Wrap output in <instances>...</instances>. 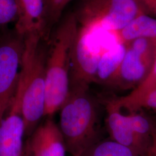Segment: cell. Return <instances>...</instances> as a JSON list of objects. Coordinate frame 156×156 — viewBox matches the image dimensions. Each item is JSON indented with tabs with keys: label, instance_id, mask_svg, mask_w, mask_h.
<instances>
[{
	"label": "cell",
	"instance_id": "6da1fadb",
	"mask_svg": "<svg viewBox=\"0 0 156 156\" xmlns=\"http://www.w3.org/2000/svg\"><path fill=\"white\" fill-rule=\"evenodd\" d=\"M38 33L24 35V47L16 91L25 134L31 135L44 116L46 63L48 45Z\"/></svg>",
	"mask_w": 156,
	"mask_h": 156
},
{
	"label": "cell",
	"instance_id": "7a4b0ae2",
	"mask_svg": "<svg viewBox=\"0 0 156 156\" xmlns=\"http://www.w3.org/2000/svg\"><path fill=\"white\" fill-rule=\"evenodd\" d=\"M73 13L62 20L48 44L46 63L44 116L60 109L69 91V70L73 44L78 33Z\"/></svg>",
	"mask_w": 156,
	"mask_h": 156
},
{
	"label": "cell",
	"instance_id": "3957f363",
	"mask_svg": "<svg viewBox=\"0 0 156 156\" xmlns=\"http://www.w3.org/2000/svg\"><path fill=\"white\" fill-rule=\"evenodd\" d=\"M59 128L66 150L80 156L97 142L98 113L96 101L89 89L69 92L61 108Z\"/></svg>",
	"mask_w": 156,
	"mask_h": 156
},
{
	"label": "cell",
	"instance_id": "277c9868",
	"mask_svg": "<svg viewBox=\"0 0 156 156\" xmlns=\"http://www.w3.org/2000/svg\"><path fill=\"white\" fill-rule=\"evenodd\" d=\"M142 13L135 0H82L73 13L79 26L113 32Z\"/></svg>",
	"mask_w": 156,
	"mask_h": 156
},
{
	"label": "cell",
	"instance_id": "5b68a950",
	"mask_svg": "<svg viewBox=\"0 0 156 156\" xmlns=\"http://www.w3.org/2000/svg\"><path fill=\"white\" fill-rule=\"evenodd\" d=\"M91 28L79 26L73 44L69 70V91L89 89L95 82L98 62L104 50Z\"/></svg>",
	"mask_w": 156,
	"mask_h": 156
},
{
	"label": "cell",
	"instance_id": "8992f818",
	"mask_svg": "<svg viewBox=\"0 0 156 156\" xmlns=\"http://www.w3.org/2000/svg\"><path fill=\"white\" fill-rule=\"evenodd\" d=\"M24 36L14 30L0 36V122L16 91Z\"/></svg>",
	"mask_w": 156,
	"mask_h": 156
},
{
	"label": "cell",
	"instance_id": "52a82bcc",
	"mask_svg": "<svg viewBox=\"0 0 156 156\" xmlns=\"http://www.w3.org/2000/svg\"><path fill=\"white\" fill-rule=\"evenodd\" d=\"M156 59V39L140 38L127 44L114 88L132 90L142 83Z\"/></svg>",
	"mask_w": 156,
	"mask_h": 156
},
{
	"label": "cell",
	"instance_id": "ba28073f",
	"mask_svg": "<svg viewBox=\"0 0 156 156\" xmlns=\"http://www.w3.org/2000/svg\"><path fill=\"white\" fill-rule=\"evenodd\" d=\"M27 153L31 156H66L63 136L56 123L48 119L30 135Z\"/></svg>",
	"mask_w": 156,
	"mask_h": 156
},
{
	"label": "cell",
	"instance_id": "9c48e42d",
	"mask_svg": "<svg viewBox=\"0 0 156 156\" xmlns=\"http://www.w3.org/2000/svg\"><path fill=\"white\" fill-rule=\"evenodd\" d=\"M9 108L0 122V156H23L25 127L20 107L12 104Z\"/></svg>",
	"mask_w": 156,
	"mask_h": 156
},
{
	"label": "cell",
	"instance_id": "30bf717a",
	"mask_svg": "<svg viewBox=\"0 0 156 156\" xmlns=\"http://www.w3.org/2000/svg\"><path fill=\"white\" fill-rule=\"evenodd\" d=\"M106 124L111 140L129 147L141 156H146L147 151L134 134L127 115L122 113L115 98L106 101Z\"/></svg>",
	"mask_w": 156,
	"mask_h": 156
},
{
	"label": "cell",
	"instance_id": "8fae6325",
	"mask_svg": "<svg viewBox=\"0 0 156 156\" xmlns=\"http://www.w3.org/2000/svg\"><path fill=\"white\" fill-rule=\"evenodd\" d=\"M17 16L15 30L22 35L31 33L45 37L46 0H15ZM48 41V40H47Z\"/></svg>",
	"mask_w": 156,
	"mask_h": 156
},
{
	"label": "cell",
	"instance_id": "7c38bea8",
	"mask_svg": "<svg viewBox=\"0 0 156 156\" xmlns=\"http://www.w3.org/2000/svg\"><path fill=\"white\" fill-rule=\"evenodd\" d=\"M127 46V44L116 42L104 50L98 62L95 82L114 87Z\"/></svg>",
	"mask_w": 156,
	"mask_h": 156
},
{
	"label": "cell",
	"instance_id": "4fadbf2b",
	"mask_svg": "<svg viewBox=\"0 0 156 156\" xmlns=\"http://www.w3.org/2000/svg\"><path fill=\"white\" fill-rule=\"evenodd\" d=\"M115 34L117 42L124 44L140 38L156 39V18L142 13Z\"/></svg>",
	"mask_w": 156,
	"mask_h": 156
},
{
	"label": "cell",
	"instance_id": "5bb4252c",
	"mask_svg": "<svg viewBox=\"0 0 156 156\" xmlns=\"http://www.w3.org/2000/svg\"><path fill=\"white\" fill-rule=\"evenodd\" d=\"M156 86V59L151 72L144 81L126 95L115 98L121 109H125L129 113L134 112L135 108L145 94Z\"/></svg>",
	"mask_w": 156,
	"mask_h": 156
},
{
	"label": "cell",
	"instance_id": "9a60e30c",
	"mask_svg": "<svg viewBox=\"0 0 156 156\" xmlns=\"http://www.w3.org/2000/svg\"><path fill=\"white\" fill-rule=\"evenodd\" d=\"M80 156H142L134 149L112 140L97 141Z\"/></svg>",
	"mask_w": 156,
	"mask_h": 156
},
{
	"label": "cell",
	"instance_id": "2e32d148",
	"mask_svg": "<svg viewBox=\"0 0 156 156\" xmlns=\"http://www.w3.org/2000/svg\"><path fill=\"white\" fill-rule=\"evenodd\" d=\"M127 116L135 136L147 151L151 143L153 119L138 112L129 113Z\"/></svg>",
	"mask_w": 156,
	"mask_h": 156
},
{
	"label": "cell",
	"instance_id": "e0dca14e",
	"mask_svg": "<svg viewBox=\"0 0 156 156\" xmlns=\"http://www.w3.org/2000/svg\"><path fill=\"white\" fill-rule=\"evenodd\" d=\"M72 0H46L45 29L46 38L49 39L52 27L60 21L62 13Z\"/></svg>",
	"mask_w": 156,
	"mask_h": 156
},
{
	"label": "cell",
	"instance_id": "ac0fdd59",
	"mask_svg": "<svg viewBox=\"0 0 156 156\" xmlns=\"http://www.w3.org/2000/svg\"><path fill=\"white\" fill-rule=\"evenodd\" d=\"M17 16L15 0H0V27L16 22Z\"/></svg>",
	"mask_w": 156,
	"mask_h": 156
},
{
	"label": "cell",
	"instance_id": "d6986e66",
	"mask_svg": "<svg viewBox=\"0 0 156 156\" xmlns=\"http://www.w3.org/2000/svg\"><path fill=\"white\" fill-rule=\"evenodd\" d=\"M142 109L156 112V86L149 91L140 101L134 112Z\"/></svg>",
	"mask_w": 156,
	"mask_h": 156
},
{
	"label": "cell",
	"instance_id": "ffe728a7",
	"mask_svg": "<svg viewBox=\"0 0 156 156\" xmlns=\"http://www.w3.org/2000/svg\"><path fill=\"white\" fill-rule=\"evenodd\" d=\"M135 1L144 14L156 17V0H135Z\"/></svg>",
	"mask_w": 156,
	"mask_h": 156
},
{
	"label": "cell",
	"instance_id": "44dd1931",
	"mask_svg": "<svg viewBox=\"0 0 156 156\" xmlns=\"http://www.w3.org/2000/svg\"><path fill=\"white\" fill-rule=\"evenodd\" d=\"M146 156H156V121L153 120L151 143Z\"/></svg>",
	"mask_w": 156,
	"mask_h": 156
},
{
	"label": "cell",
	"instance_id": "7402d4cb",
	"mask_svg": "<svg viewBox=\"0 0 156 156\" xmlns=\"http://www.w3.org/2000/svg\"><path fill=\"white\" fill-rule=\"evenodd\" d=\"M23 156H31V155H30V154H28V153H27V154H26V156L24 154V153H23Z\"/></svg>",
	"mask_w": 156,
	"mask_h": 156
}]
</instances>
